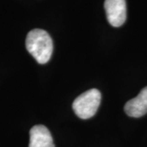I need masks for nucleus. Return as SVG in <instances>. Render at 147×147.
<instances>
[{
    "mask_svg": "<svg viewBox=\"0 0 147 147\" xmlns=\"http://www.w3.org/2000/svg\"><path fill=\"white\" fill-rule=\"evenodd\" d=\"M124 110L127 115L133 118H139L147 114V87L144 88L137 96L127 102Z\"/></svg>",
    "mask_w": 147,
    "mask_h": 147,
    "instance_id": "obj_4",
    "label": "nucleus"
},
{
    "mask_svg": "<svg viewBox=\"0 0 147 147\" xmlns=\"http://www.w3.org/2000/svg\"><path fill=\"white\" fill-rule=\"evenodd\" d=\"M101 99L100 91L96 88L86 91L73 102V110L76 115L83 119H88L96 115Z\"/></svg>",
    "mask_w": 147,
    "mask_h": 147,
    "instance_id": "obj_2",
    "label": "nucleus"
},
{
    "mask_svg": "<svg viewBox=\"0 0 147 147\" xmlns=\"http://www.w3.org/2000/svg\"><path fill=\"white\" fill-rule=\"evenodd\" d=\"M27 51L39 64H46L53 51V42L48 33L41 29H34L28 33L26 40Z\"/></svg>",
    "mask_w": 147,
    "mask_h": 147,
    "instance_id": "obj_1",
    "label": "nucleus"
},
{
    "mask_svg": "<svg viewBox=\"0 0 147 147\" xmlns=\"http://www.w3.org/2000/svg\"><path fill=\"white\" fill-rule=\"evenodd\" d=\"M104 7L108 22L112 26L119 27L124 24L127 18L125 0H105Z\"/></svg>",
    "mask_w": 147,
    "mask_h": 147,
    "instance_id": "obj_3",
    "label": "nucleus"
},
{
    "mask_svg": "<svg viewBox=\"0 0 147 147\" xmlns=\"http://www.w3.org/2000/svg\"><path fill=\"white\" fill-rule=\"evenodd\" d=\"M29 147H55L49 130L43 125H35L30 131Z\"/></svg>",
    "mask_w": 147,
    "mask_h": 147,
    "instance_id": "obj_5",
    "label": "nucleus"
}]
</instances>
